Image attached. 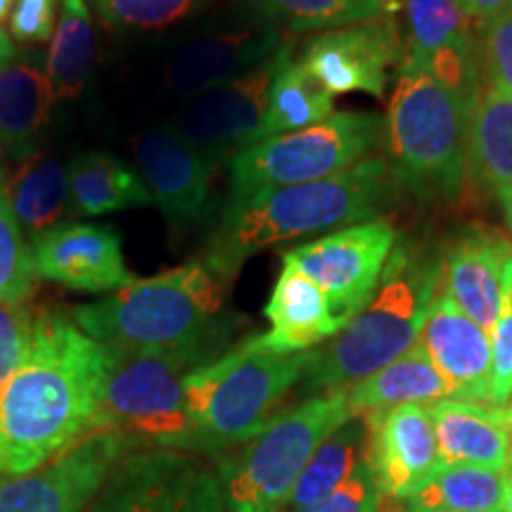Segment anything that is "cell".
<instances>
[{"label":"cell","instance_id":"obj_1","mask_svg":"<svg viewBox=\"0 0 512 512\" xmlns=\"http://www.w3.org/2000/svg\"><path fill=\"white\" fill-rule=\"evenodd\" d=\"M110 351L72 316L36 313L27 356L0 403L3 477L24 475L93 434Z\"/></svg>","mask_w":512,"mask_h":512},{"label":"cell","instance_id":"obj_2","mask_svg":"<svg viewBox=\"0 0 512 512\" xmlns=\"http://www.w3.org/2000/svg\"><path fill=\"white\" fill-rule=\"evenodd\" d=\"M399 190L392 164L368 157L325 181L228 197L202 261L230 285L247 259L268 247L380 219Z\"/></svg>","mask_w":512,"mask_h":512},{"label":"cell","instance_id":"obj_3","mask_svg":"<svg viewBox=\"0 0 512 512\" xmlns=\"http://www.w3.org/2000/svg\"><path fill=\"white\" fill-rule=\"evenodd\" d=\"M228 283L204 261L136 280L100 302L76 306L74 323L114 354H188L209 363L228 342Z\"/></svg>","mask_w":512,"mask_h":512},{"label":"cell","instance_id":"obj_4","mask_svg":"<svg viewBox=\"0 0 512 512\" xmlns=\"http://www.w3.org/2000/svg\"><path fill=\"white\" fill-rule=\"evenodd\" d=\"M441 275L444 247L425 240L396 242L373 299L335 337L311 351L299 382L302 392H347L406 354L439 297Z\"/></svg>","mask_w":512,"mask_h":512},{"label":"cell","instance_id":"obj_5","mask_svg":"<svg viewBox=\"0 0 512 512\" xmlns=\"http://www.w3.org/2000/svg\"><path fill=\"white\" fill-rule=\"evenodd\" d=\"M475 107L425 69L399 62L384 143L401 188L427 202L453 200L470 171V121Z\"/></svg>","mask_w":512,"mask_h":512},{"label":"cell","instance_id":"obj_6","mask_svg":"<svg viewBox=\"0 0 512 512\" xmlns=\"http://www.w3.org/2000/svg\"><path fill=\"white\" fill-rule=\"evenodd\" d=\"M311 351L285 354L242 339L185 377L183 392L197 434V456L219 458L252 439L302 382Z\"/></svg>","mask_w":512,"mask_h":512},{"label":"cell","instance_id":"obj_7","mask_svg":"<svg viewBox=\"0 0 512 512\" xmlns=\"http://www.w3.org/2000/svg\"><path fill=\"white\" fill-rule=\"evenodd\" d=\"M347 420V392L313 394L275 413L245 444L214 458L226 510H278L318 446Z\"/></svg>","mask_w":512,"mask_h":512},{"label":"cell","instance_id":"obj_8","mask_svg":"<svg viewBox=\"0 0 512 512\" xmlns=\"http://www.w3.org/2000/svg\"><path fill=\"white\" fill-rule=\"evenodd\" d=\"M204 361L188 354H114L93 434H117L131 448L197 453L183 382Z\"/></svg>","mask_w":512,"mask_h":512},{"label":"cell","instance_id":"obj_9","mask_svg":"<svg viewBox=\"0 0 512 512\" xmlns=\"http://www.w3.org/2000/svg\"><path fill=\"white\" fill-rule=\"evenodd\" d=\"M382 143L384 119L380 114L335 112L304 131L261 140L242 150L230 162L228 197L325 181L373 157Z\"/></svg>","mask_w":512,"mask_h":512},{"label":"cell","instance_id":"obj_10","mask_svg":"<svg viewBox=\"0 0 512 512\" xmlns=\"http://www.w3.org/2000/svg\"><path fill=\"white\" fill-rule=\"evenodd\" d=\"M83 512H228L219 472L197 453L133 448Z\"/></svg>","mask_w":512,"mask_h":512},{"label":"cell","instance_id":"obj_11","mask_svg":"<svg viewBox=\"0 0 512 512\" xmlns=\"http://www.w3.org/2000/svg\"><path fill=\"white\" fill-rule=\"evenodd\" d=\"M396 242L399 230L380 216L280 252V259L316 283L335 318L347 325L373 299Z\"/></svg>","mask_w":512,"mask_h":512},{"label":"cell","instance_id":"obj_12","mask_svg":"<svg viewBox=\"0 0 512 512\" xmlns=\"http://www.w3.org/2000/svg\"><path fill=\"white\" fill-rule=\"evenodd\" d=\"M285 41L283 29L247 3L185 38L166 62L164 81L171 93L190 100L252 72L271 60Z\"/></svg>","mask_w":512,"mask_h":512},{"label":"cell","instance_id":"obj_13","mask_svg":"<svg viewBox=\"0 0 512 512\" xmlns=\"http://www.w3.org/2000/svg\"><path fill=\"white\" fill-rule=\"evenodd\" d=\"M290 43L285 41L271 60L252 72L190 98L169 126L216 169L223 162H233L259 140L273 76Z\"/></svg>","mask_w":512,"mask_h":512},{"label":"cell","instance_id":"obj_14","mask_svg":"<svg viewBox=\"0 0 512 512\" xmlns=\"http://www.w3.org/2000/svg\"><path fill=\"white\" fill-rule=\"evenodd\" d=\"M128 451L117 434H88L36 470L0 477V512H83Z\"/></svg>","mask_w":512,"mask_h":512},{"label":"cell","instance_id":"obj_15","mask_svg":"<svg viewBox=\"0 0 512 512\" xmlns=\"http://www.w3.org/2000/svg\"><path fill=\"white\" fill-rule=\"evenodd\" d=\"M403 60V36L394 17L320 31L302 50L299 62L320 86L335 95L363 93L382 98L389 69Z\"/></svg>","mask_w":512,"mask_h":512},{"label":"cell","instance_id":"obj_16","mask_svg":"<svg viewBox=\"0 0 512 512\" xmlns=\"http://www.w3.org/2000/svg\"><path fill=\"white\" fill-rule=\"evenodd\" d=\"M403 15V62L425 69L475 107L484 86L479 34L463 5L458 0H403Z\"/></svg>","mask_w":512,"mask_h":512},{"label":"cell","instance_id":"obj_17","mask_svg":"<svg viewBox=\"0 0 512 512\" xmlns=\"http://www.w3.org/2000/svg\"><path fill=\"white\" fill-rule=\"evenodd\" d=\"M133 159L152 202L171 228L185 230L207 219L216 166L174 128H145L133 143Z\"/></svg>","mask_w":512,"mask_h":512},{"label":"cell","instance_id":"obj_18","mask_svg":"<svg viewBox=\"0 0 512 512\" xmlns=\"http://www.w3.org/2000/svg\"><path fill=\"white\" fill-rule=\"evenodd\" d=\"M368 427V465L382 498L408 501L439 472V446L430 411L403 403L361 418Z\"/></svg>","mask_w":512,"mask_h":512},{"label":"cell","instance_id":"obj_19","mask_svg":"<svg viewBox=\"0 0 512 512\" xmlns=\"http://www.w3.org/2000/svg\"><path fill=\"white\" fill-rule=\"evenodd\" d=\"M38 278L76 292H117L136 283L121 249V235L98 223H62L31 240Z\"/></svg>","mask_w":512,"mask_h":512},{"label":"cell","instance_id":"obj_20","mask_svg":"<svg viewBox=\"0 0 512 512\" xmlns=\"http://www.w3.org/2000/svg\"><path fill=\"white\" fill-rule=\"evenodd\" d=\"M418 344L446 380L451 399L494 406L491 339L446 297L444 290L427 313Z\"/></svg>","mask_w":512,"mask_h":512},{"label":"cell","instance_id":"obj_21","mask_svg":"<svg viewBox=\"0 0 512 512\" xmlns=\"http://www.w3.org/2000/svg\"><path fill=\"white\" fill-rule=\"evenodd\" d=\"M512 242L496 228L470 226L444 247L441 290L467 318L491 335L501 306L505 264Z\"/></svg>","mask_w":512,"mask_h":512},{"label":"cell","instance_id":"obj_22","mask_svg":"<svg viewBox=\"0 0 512 512\" xmlns=\"http://www.w3.org/2000/svg\"><path fill=\"white\" fill-rule=\"evenodd\" d=\"M46 62L24 53L0 31V145L17 162L34 157L53 112Z\"/></svg>","mask_w":512,"mask_h":512},{"label":"cell","instance_id":"obj_23","mask_svg":"<svg viewBox=\"0 0 512 512\" xmlns=\"http://www.w3.org/2000/svg\"><path fill=\"white\" fill-rule=\"evenodd\" d=\"M441 467L470 465L508 472L512 434L501 406L441 399L427 403Z\"/></svg>","mask_w":512,"mask_h":512},{"label":"cell","instance_id":"obj_24","mask_svg":"<svg viewBox=\"0 0 512 512\" xmlns=\"http://www.w3.org/2000/svg\"><path fill=\"white\" fill-rule=\"evenodd\" d=\"M264 313L271 330L259 335L261 344L285 354L318 349L344 328L332 313L323 290L297 268L285 264L278 273Z\"/></svg>","mask_w":512,"mask_h":512},{"label":"cell","instance_id":"obj_25","mask_svg":"<svg viewBox=\"0 0 512 512\" xmlns=\"http://www.w3.org/2000/svg\"><path fill=\"white\" fill-rule=\"evenodd\" d=\"M470 171L477 183L512 214V95L482 86L470 121Z\"/></svg>","mask_w":512,"mask_h":512},{"label":"cell","instance_id":"obj_26","mask_svg":"<svg viewBox=\"0 0 512 512\" xmlns=\"http://www.w3.org/2000/svg\"><path fill=\"white\" fill-rule=\"evenodd\" d=\"M441 399H451L448 384L418 342L389 366L347 389L351 418L389 411L403 403L427 406Z\"/></svg>","mask_w":512,"mask_h":512},{"label":"cell","instance_id":"obj_27","mask_svg":"<svg viewBox=\"0 0 512 512\" xmlns=\"http://www.w3.org/2000/svg\"><path fill=\"white\" fill-rule=\"evenodd\" d=\"M69 166V200L76 214L105 216L124 209L155 207L136 169L107 152H81Z\"/></svg>","mask_w":512,"mask_h":512},{"label":"cell","instance_id":"obj_28","mask_svg":"<svg viewBox=\"0 0 512 512\" xmlns=\"http://www.w3.org/2000/svg\"><path fill=\"white\" fill-rule=\"evenodd\" d=\"M368 460V427L361 418H351L330 434L313 453L290 496L275 512H299L335 494L342 484Z\"/></svg>","mask_w":512,"mask_h":512},{"label":"cell","instance_id":"obj_29","mask_svg":"<svg viewBox=\"0 0 512 512\" xmlns=\"http://www.w3.org/2000/svg\"><path fill=\"white\" fill-rule=\"evenodd\" d=\"M330 114H335V98L306 72L304 64L294 57V43H290L273 76L256 143L285 136V133L304 131V128L325 121Z\"/></svg>","mask_w":512,"mask_h":512},{"label":"cell","instance_id":"obj_30","mask_svg":"<svg viewBox=\"0 0 512 512\" xmlns=\"http://www.w3.org/2000/svg\"><path fill=\"white\" fill-rule=\"evenodd\" d=\"M95 57L98 41L86 0H64L46 57V76L55 100H76L86 91Z\"/></svg>","mask_w":512,"mask_h":512},{"label":"cell","instance_id":"obj_31","mask_svg":"<svg viewBox=\"0 0 512 512\" xmlns=\"http://www.w3.org/2000/svg\"><path fill=\"white\" fill-rule=\"evenodd\" d=\"M508 472L451 465L403 503V512H503Z\"/></svg>","mask_w":512,"mask_h":512},{"label":"cell","instance_id":"obj_32","mask_svg":"<svg viewBox=\"0 0 512 512\" xmlns=\"http://www.w3.org/2000/svg\"><path fill=\"white\" fill-rule=\"evenodd\" d=\"M12 211L29 240L62 226L69 200V166L57 157H43L24 166L10 195Z\"/></svg>","mask_w":512,"mask_h":512},{"label":"cell","instance_id":"obj_33","mask_svg":"<svg viewBox=\"0 0 512 512\" xmlns=\"http://www.w3.org/2000/svg\"><path fill=\"white\" fill-rule=\"evenodd\" d=\"M271 22L292 34L332 31L389 17L396 0H252Z\"/></svg>","mask_w":512,"mask_h":512},{"label":"cell","instance_id":"obj_34","mask_svg":"<svg viewBox=\"0 0 512 512\" xmlns=\"http://www.w3.org/2000/svg\"><path fill=\"white\" fill-rule=\"evenodd\" d=\"M36 266L27 235L12 211L8 190L0 185V302L24 304L34 292Z\"/></svg>","mask_w":512,"mask_h":512},{"label":"cell","instance_id":"obj_35","mask_svg":"<svg viewBox=\"0 0 512 512\" xmlns=\"http://www.w3.org/2000/svg\"><path fill=\"white\" fill-rule=\"evenodd\" d=\"M110 27L157 31L190 17L204 0H86Z\"/></svg>","mask_w":512,"mask_h":512},{"label":"cell","instance_id":"obj_36","mask_svg":"<svg viewBox=\"0 0 512 512\" xmlns=\"http://www.w3.org/2000/svg\"><path fill=\"white\" fill-rule=\"evenodd\" d=\"M34 318L36 313L29 309L27 302H0V403L27 356ZM0 477H3V460H0Z\"/></svg>","mask_w":512,"mask_h":512},{"label":"cell","instance_id":"obj_37","mask_svg":"<svg viewBox=\"0 0 512 512\" xmlns=\"http://www.w3.org/2000/svg\"><path fill=\"white\" fill-rule=\"evenodd\" d=\"M479 67L484 86L512 95V5L479 27Z\"/></svg>","mask_w":512,"mask_h":512},{"label":"cell","instance_id":"obj_38","mask_svg":"<svg viewBox=\"0 0 512 512\" xmlns=\"http://www.w3.org/2000/svg\"><path fill=\"white\" fill-rule=\"evenodd\" d=\"M491 382H494V406H505L512 394V256L505 264L501 306L494 330H491Z\"/></svg>","mask_w":512,"mask_h":512},{"label":"cell","instance_id":"obj_39","mask_svg":"<svg viewBox=\"0 0 512 512\" xmlns=\"http://www.w3.org/2000/svg\"><path fill=\"white\" fill-rule=\"evenodd\" d=\"M64 0H15L10 12V38L24 46L46 43L60 22Z\"/></svg>","mask_w":512,"mask_h":512},{"label":"cell","instance_id":"obj_40","mask_svg":"<svg viewBox=\"0 0 512 512\" xmlns=\"http://www.w3.org/2000/svg\"><path fill=\"white\" fill-rule=\"evenodd\" d=\"M382 503V491L370 470L368 460L351 475L347 484H342L335 494L299 512H377Z\"/></svg>","mask_w":512,"mask_h":512},{"label":"cell","instance_id":"obj_41","mask_svg":"<svg viewBox=\"0 0 512 512\" xmlns=\"http://www.w3.org/2000/svg\"><path fill=\"white\" fill-rule=\"evenodd\" d=\"M458 3L463 5L467 17H470L477 27H484V24L501 17L512 5V0H458Z\"/></svg>","mask_w":512,"mask_h":512},{"label":"cell","instance_id":"obj_42","mask_svg":"<svg viewBox=\"0 0 512 512\" xmlns=\"http://www.w3.org/2000/svg\"><path fill=\"white\" fill-rule=\"evenodd\" d=\"M503 512H512V453H510V467H508V489H505Z\"/></svg>","mask_w":512,"mask_h":512},{"label":"cell","instance_id":"obj_43","mask_svg":"<svg viewBox=\"0 0 512 512\" xmlns=\"http://www.w3.org/2000/svg\"><path fill=\"white\" fill-rule=\"evenodd\" d=\"M12 5H15V0H0V27H3L5 19L10 17Z\"/></svg>","mask_w":512,"mask_h":512},{"label":"cell","instance_id":"obj_44","mask_svg":"<svg viewBox=\"0 0 512 512\" xmlns=\"http://www.w3.org/2000/svg\"><path fill=\"white\" fill-rule=\"evenodd\" d=\"M505 221H508V226H510V230H512V214L505 216Z\"/></svg>","mask_w":512,"mask_h":512},{"label":"cell","instance_id":"obj_45","mask_svg":"<svg viewBox=\"0 0 512 512\" xmlns=\"http://www.w3.org/2000/svg\"><path fill=\"white\" fill-rule=\"evenodd\" d=\"M403 503H406V501H401V503H399V508H396V512H403Z\"/></svg>","mask_w":512,"mask_h":512},{"label":"cell","instance_id":"obj_46","mask_svg":"<svg viewBox=\"0 0 512 512\" xmlns=\"http://www.w3.org/2000/svg\"><path fill=\"white\" fill-rule=\"evenodd\" d=\"M0 150H3V145H0Z\"/></svg>","mask_w":512,"mask_h":512}]
</instances>
